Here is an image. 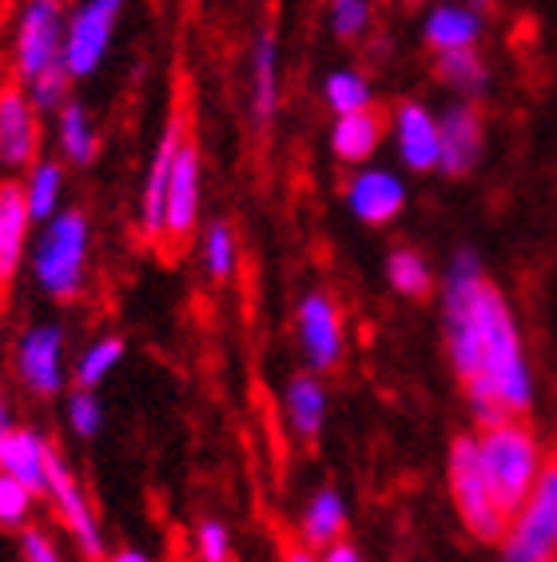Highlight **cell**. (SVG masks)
<instances>
[{
  "label": "cell",
  "mask_w": 557,
  "mask_h": 562,
  "mask_svg": "<svg viewBox=\"0 0 557 562\" xmlns=\"http://www.w3.org/2000/svg\"><path fill=\"white\" fill-rule=\"evenodd\" d=\"M439 324L474 427L534 412L537 375L514 303L490 280L474 248L454 251L439 276Z\"/></svg>",
  "instance_id": "obj_1"
},
{
  "label": "cell",
  "mask_w": 557,
  "mask_h": 562,
  "mask_svg": "<svg viewBox=\"0 0 557 562\" xmlns=\"http://www.w3.org/2000/svg\"><path fill=\"white\" fill-rule=\"evenodd\" d=\"M88 263H92V220L84 207H60L53 220L36 224L29 276L44 300H80L88 292Z\"/></svg>",
  "instance_id": "obj_2"
},
{
  "label": "cell",
  "mask_w": 557,
  "mask_h": 562,
  "mask_svg": "<svg viewBox=\"0 0 557 562\" xmlns=\"http://www.w3.org/2000/svg\"><path fill=\"white\" fill-rule=\"evenodd\" d=\"M474 435H478V459L486 467V479L493 483L505 510L514 515L530 498V491L537 487V479L546 475L549 459H554L546 439L537 435V427L525 415L474 427Z\"/></svg>",
  "instance_id": "obj_3"
},
{
  "label": "cell",
  "mask_w": 557,
  "mask_h": 562,
  "mask_svg": "<svg viewBox=\"0 0 557 562\" xmlns=\"http://www.w3.org/2000/svg\"><path fill=\"white\" fill-rule=\"evenodd\" d=\"M446 491H451L454 515L466 527V535L498 547V539L505 535V522H510V510H505L493 483L486 479V467L478 459V435L474 431H462L451 439V451H446Z\"/></svg>",
  "instance_id": "obj_4"
},
{
  "label": "cell",
  "mask_w": 557,
  "mask_h": 562,
  "mask_svg": "<svg viewBox=\"0 0 557 562\" xmlns=\"http://www.w3.org/2000/svg\"><path fill=\"white\" fill-rule=\"evenodd\" d=\"M68 4L65 0H21L9 29V76L29 85L48 68L65 65Z\"/></svg>",
  "instance_id": "obj_5"
},
{
  "label": "cell",
  "mask_w": 557,
  "mask_h": 562,
  "mask_svg": "<svg viewBox=\"0 0 557 562\" xmlns=\"http://www.w3.org/2000/svg\"><path fill=\"white\" fill-rule=\"evenodd\" d=\"M12 379L29 391L33 400L48 403L60 400L72 383V363H68V331L56 319H36V324L21 327L12 339L9 351Z\"/></svg>",
  "instance_id": "obj_6"
},
{
  "label": "cell",
  "mask_w": 557,
  "mask_h": 562,
  "mask_svg": "<svg viewBox=\"0 0 557 562\" xmlns=\"http://www.w3.org/2000/svg\"><path fill=\"white\" fill-rule=\"evenodd\" d=\"M498 562H557V454L498 539Z\"/></svg>",
  "instance_id": "obj_7"
},
{
  "label": "cell",
  "mask_w": 557,
  "mask_h": 562,
  "mask_svg": "<svg viewBox=\"0 0 557 562\" xmlns=\"http://www.w3.org/2000/svg\"><path fill=\"white\" fill-rule=\"evenodd\" d=\"M124 9H128V0H76L72 9H68L65 68L72 72L76 85L92 80L104 68Z\"/></svg>",
  "instance_id": "obj_8"
},
{
  "label": "cell",
  "mask_w": 557,
  "mask_h": 562,
  "mask_svg": "<svg viewBox=\"0 0 557 562\" xmlns=\"http://www.w3.org/2000/svg\"><path fill=\"white\" fill-rule=\"evenodd\" d=\"M295 344H299L303 368L331 375L346 356V319L331 292L311 288L295 303Z\"/></svg>",
  "instance_id": "obj_9"
},
{
  "label": "cell",
  "mask_w": 557,
  "mask_h": 562,
  "mask_svg": "<svg viewBox=\"0 0 557 562\" xmlns=\"http://www.w3.org/2000/svg\"><path fill=\"white\" fill-rule=\"evenodd\" d=\"M44 112L36 109L24 85H0V176H24L44 156Z\"/></svg>",
  "instance_id": "obj_10"
},
{
  "label": "cell",
  "mask_w": 557,
  "mask_h": 562,
  "mask_svg": "<svg viewBox=\"0 0 557 562\" xmlns=\"http://www.w3.org/2000/svg\"><path fill=\"white\" fill-rule=\"evenodd\" d=\"M44 498L53 503L56 519H60L68 539L80 547V554H84L88 562H104L107 547H104V527H100V519H96V507H92V498L84 495L80 479H76V471L68 467V459L60 451L53 454V471H48V491H44Z\"/></svg>",
  "instance_id": "obj_11"
},
{
  "label": "cell",
  "mask_w": 557,
  "mask_h": 562,
  "mask_svg": "<svg viewBox=\"0 0 557 562\" xmlns=\"http://www.w3.org/2000/svg\"><path fill=\"white\" fill-rule=\"evenodd\" d=\"M200 207H204V160L195 140L180 144L168 180V212H163V248L180 251L200 232Z\"/></svg>",
  "instance_id": "obj_12"
},
{
  "label": "cell",
  "mask_w": 557,
  "mask_h": 562,
  "mask_svg": "<svg viewBox=\"0 0 557 562\" xmlns=\"http://www.w3.org/2000/svg\"><path fill=\"white\" fill-rule=\"evenodd\" d=\"M407 180L395 168H378V164H359L351 168L343 184V204L359 224L386 227L407 212Z\"/></svg>",
  "instance_id": "obj_13"
},
{
  "label": "cell",
  "mask_w": 557,
  "mask_h": 562,
  "mask_svg": "<svg viewBox=\"0 0 557 562\" xmlns=\"http://www.w3.org/2000/svg\"><path fill=\"white\" fill-rule=\"evenodd\" d=\"M187 140V124H183V112H172L168 124H163L156 151L148 160V172H144V188H139V236L163 248V212H168V180H172V164L180 144Z\"/></svg>",
  "instance_id": "obj_14"
},
{
  "label": "cell",
  "mask_w": 557,
  "mask_h": 562,
  "mask_svg": "<svg viewBox=\"0 0 557 562\" xmlns=\"http://www.w3.org/2000/svg\"><path fill=\"white\" fill-rule=\"evenodd\" d=\"M442 124V160L439 172L462 180V176L478 172V164L486 156V120L474 100H451L439 112Z\"/></svg>",
  "instance_id": "obj_15"
},
{
  "label": "cell",
  "mask_w": 557,
  "mask_h": 562,
  "mask_svg": "<svg viewBox=\"0 0 557 562\" xmlns=\"http://www.w3.org/2000/svg\"><path fill=\"white\" fill-rule=\"evenodd\" d=\"M390 136H395V151L407 172H439L442 160V124L439 112H430L422 100H402L390 112Z\"/></svg>",
  "instance_id": "obj_16"
},
{
  "label": "cell",
  "mask_w": 557,
  "mask_h": 562,
  "mask_svg": "<svg viewBox=\"0 0 557 562\" xmlns=\"http://www.w3.org/2000/svg\"><path fill=\"white\" fill-rule=\"evenodd\" d=\"M33 212L24 200V188L16 176L0 180V292H9L16 276L29 263V248H33Z\"/></svg>",
  "instance_id": "obj_17"
},
{
  "label": "cell",
  "mask_w": 557,
  "mask_h": 562,
  "mask_svg": "<svg viewBox=\"0 0 557 562\" xmlns=\"http://www.w3.org/2000/svg\"><path fill=\"white\" fill-rule=\"evenodd\" d=\"M278 92H283V56H278V36L271 29H259L251 41V60H247V104L259 132L275 124Z\"/></svg>",
  "instance_id": "obj_18"
},
{
  "label": "cell",
  "mask_w": 557,
  "mask_h": 562,
  "mask_svg": "<svg viewBox=\"0 0 557 562\" xmlns=\"http://www.w3.org/2000/svg\"><path fill=\"white\" fill-rule=\"evenodd\" d=\"M327 415H331V391L319 371L303 368L299 375H291L283 387V423L291 439L307 447L319 443V435L327 431Z\"/></svg>",
  "instance_id": "obj_19"
},
{
  "label": "cell",
  "mask_w": 557,
  "mask_h": 562,
  "mask_svg": "<svg viewBox=\"0 0 557 562\" xmlns=\"http://www.w3.org/2000/svg\"><path fill=\"white\" fill-rule=\"evenodd\" d=\"M53 454H56V447L48 443L36 427L16 423L12 431L0 435V471L12 479H21V483H29L41 498H44V491H48Z\"/></svg>",
  "instance_id": "obj_20"
},
{
  "label": "cell",
  "mask_w": 557,
  "mask_h": 562,
  "mask_svg": "<svg viewBox=\"0 0 557 562\" xmlns=\"http://www.w3.org/2000/svg\"><path fill=\"white\" fill-rule=\"evenodd\" d=\"M486 33V12L466 0H442L422 16V44L430 53H451V48H474Z\"/></svg>",
  "instance_id": "obj_21"
},
{
  "label": "cell",
  "mask_w": 557,
  "mask_h": 562,
  "mask_svg": "<svg viewBox=\"0 0 557 562\" xmlns=\"http://www.w3.org/2000/svg\"><path fill=\"white\" fill-rule=\"evenodd\" d=\"M390 132V120L378 109H359L334 116L331 124V156L346 168H359V164H371L375 151L383 148V136Z\"/></svg>",
  "instance_id": "obj_22"
},
{
  "label": "cell",
  "mask_w": 557,
  "mask_h": 562,
  "mask_svg": "<svg viewBox=\"0 0 557 562\" xmlns=\"http://www.w3.org/2000/svg\"><path fill=\"white\" fill-rule=\"evenodd\" d=\"M53 144L56 156L68 164V168H92L100 156V132L92 109L84 100H68L65 109L53 116Z\"/></svg>",
  "instance_id": "obj_23"
},
{
  "label": "cell",
  "mask_w": 557,
  "mask_h": 562,
  "mask_svg": "<svg viewBox=\"0 0 557 562\" xmlns=\"http://www.w3.org/2000/svg\"><path fill=\"white\" fill-rule=\"evenodd\" d=\"M346 522H351V510H346V498L339 487H319L307 495L299 510V542L322 551L346 535Z\"/></svg>",
  "instance_id": "obj_24"
},
{
  "label": "cell",
  "mask_w": 557,
  "mask_h": 562,
  "mask_svg": "<svg viewBox=\"0 0 557 562\" xmlns=\"http://www.w3.org/2000/svg\"><path fill=\"white\" fill-rule=\"evenodd\" d=\"M434 76H439V85L446 88L454 100H474V104H478L493 85L490 65H486V56L478 53V44H474V48L434 53Z\"/></svg>",
  "instance_id": "obj_25"
},
{
  "label": "cell",
  "mask_w": 557,
  "mask_h": 562,
  "mask_svg": "<svg viewBox=\"0 0 557 562\" xmlns=\"http://www.w3.org/2000/svg\"><path fill=\"white\" fill-rule=\"evenodd\" d=\"M24 188V200H29V212H33L36 224L53 220L65 204L68 195V164L60 156H41V160L29 168L24 176H16Z\"/></svg>",
  "instance_id": "obj_26"
},
{
  "label": "cell",
  "mask_w": 557,
  "mask_h": 562,
  "mask_svg": "<svg viewBox=\"0 0 557 562\" xmlns=\"http://www.w3.org/2000/svg\"><path fill=\"white\" fill-rule=\"evenodd\" d=\"M383 271H386L390 292L402 295V300H427V295H439V276H434L427 256H422L418 248H410V244L390 248Z\"/></svg>",
  "instance_id": "obj_27"
},
{
  "label": "cell",
  "mask_w": 557,
  "mask_h": 562,
  "mask_svg": "<svg viewBox=\"0 0 557 562\" xmlns=\"http://www.w3.org/2000/svg\"><path fill=\"white\" fill-rule=\"evenodd\" d=\"M200 263H204V276L212 283L236 280L239 271V236L227 220H212L200 236Z\"/></svg>",
  "instance_id": "obj_28"
},
{
  "label": "cell",
  "mask_w": 557,
  "mask_h": 562,
  "mask_svg": "<svg viewBox=\"0 0 557 562\" xmlns=\"http://www.w3.org/2000/svg\"><path fill=\"white\" fill-rule=\"evenodd\" d=\"M128 356V344L120 336H96L80 347V356L72 359V383L76 387H92L96 391L112 371L124 363Z\"/></svg>",
  "instance_id": "obj_29"
},
{
  "label": "cell",
  "mask_w": 557,
  "mask_h": 562,
  "mask_svg": "<svg viewBox=\"0 0 557 562\" xmlns=\"http://www.w3.org/2000/svg\"><path fill=\"white\" fill-rule=\"evenodd\" d=\"M322 104L331 109V116L359 109H375V85L363 68H331L322 80Z\"/></svg>",
  "instance_id": "obj_30"
},
{
  "label": "cell",
  "mask_w": 557,
  "mask_h": 562,
  "mask_svg": "<svg viewBox=\"0 0 557 562\" xmlns=\"http://www.w3.org/2000/svg\"><path fill=\"white\" fill-rule=\"evenodd\" d=\"M327 24H331L334 41H363L375 24V0H327Z\"/></svg>",
  "instance_id": "obj_31"
},
{
  "label": "cell",
  "mask_w": 557,
  "mask_h": 562,
  "mask_svg": "<svg viewBox=\"0 0 557 562\" xmlns=\"http://www.w3.org/2000/svg\"><path fill=\"white\" fill-rule=\"evenodd\" d=\"M65 423L76 439H96L104 431V403L92 387H76L65 395Z\"/></svg>",
  "instance_id": "obj_32"
},
{
  "label": "cell",
  "mask_w": 557,
  "mask_h": 562,
  "mask_svg": "<svg viewBox=\"0 0 557 562\" xmlns=\"http://www.w3.org/2000/svg\"><path fill=\"white\" fill-rule=\"evenodd\" d=\"M72 85H76L72 72H68L65 65H56V68H48V72L36 76V80H29V85H24V92H29V100H33L44 116L53 120L56 112L72 100Z\"/></svg>",
  "instance_id": "obj_33"
},
{
  "label": "cell",
  "mask_w": 557,
  "mask_h": 562,
  "mask_svg": "<svg viewBox=\"0 0 557 562\" xmlns=\"http://www.w3.org/2000/svg\"><path fill=\"white\" fill-rule=\"evenodd\" d=\"M36 491L21 479H12L0 471V527L4 530H24L36 510Z\"/></svg>",
  "instance_id": "obj_34"
},
{
  "label": "cell",
  "mask_w": 557,
  "mask_h": 562,
  "mask_svg": "<svg viewBox=\"0 0 557 562\" xmlns=\"http://www.w3.org/2000/svg\"><path fill=\"white\" fill-rule=\"evenodd\" d=\"M192 551L195 562H231L236 547H231V530L219 519H200L192 535Z\"/></svg>",
  "instance_id": "obj_35"
},
{
  "label": "cell",
  "mask_w": 557,
  "mask_h": 562,
  "mask_svg": "<svg viewBox=\"0 0 557 562\" xmlns=\"http://www.w3.org/2000/svg\"><path fill=\"white\" fill-rule=\"evenodd\" d=\"M21 559L24 562H65L56 539L41 527H24L21 530Z\"/></svg>",
  "instance_id": "obj_36"
},
{
  "label": "cell",
  "mask_w": 557,
  "mask_h": 562,
  "mask_svg": "<svg viewBox=\"0 0 557 562\" xmlns=\"http://www.w3.org/2000/svg\"><path fill=\"white\" fill-rule=\"evenodd\" d=\"M322 562H366V554L351 539H339L331 547H322Z\"/></svg>",
  "instance_id": "obj_37"
},
{
  "label": "cell",
  "mask_w": 557,
  "mask_h": 562,
  "mask_svg": "<svg viewBox=\"0 0 557 562\" xmlns=\"http://www.w3.org/2000/svg\"><path fill=\"white\" fill-rule=\"evenodd\" d=\"M283 562H322V551H315L307 542H291L287 551H283Z\"/></svg>",
  "instance_id": "obj_38"
},
{
  "label": "cell",
  "mask_w": 557,
  "mask_h": 562,
  "mask_svg": "<svg viewBox=\"0 0 557 562\" xmlns=\"http://www.w3.org/2000/svg\"><path fill=\"white\" fill-rule=\"evenodd\" d=\"M16 427V412H12V395L4 387H0V435L12 431Z\"/></svg>",
  "instance_id": "obj_39"
},
{
  "label": "cell",
  "mask_w": 557,
  "mask_h": 562,
  "mask_svg": "<svg viewBox=\"0 0 557 562\" xmlns=\"http://www.w3.org/2000/svg\"><path fill=\"white\" fill-rule=\"evenodd\" d=\"M104 562H151L144 551H136V547H120V551H112Z\"/></svg>",
  "instance_id": "obj_40"
},
{
  "label": "cell",
  "mask_w": 557,
  "mask_h": 562,
  "mask_svg": "<svg viewBox=\"0 0 557 562\" xmlns=\"http://www.w3.org/2000/svg\"><path fill=\"white\" fill-rule=\"evenodd\" d=\"M466 4H474V9H482V12H490L498 0H466Z\"/></svg>",
  "instance_id": "obj_41"
},
{
  "label": "cell",
  "mask_w": 557,
  "mask_h": 562,
  "mask_svg": "<svg viewBox=\"0 0 557 562\" xmlns=\"http://www.w3.org/2000/svg\"><path fill=\"white\" fill-rule=\"evenodd\" d=\"M0 359H4V324H0Z\"/></svg>",
  "instance_id": "obj_42"
}]
</instances>
